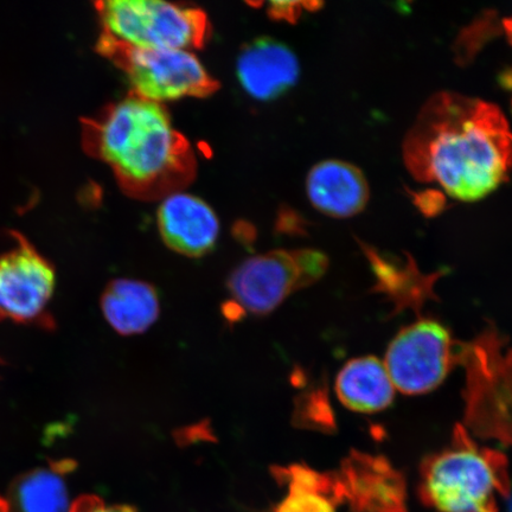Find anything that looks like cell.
Masks as SVG:
<instances>
[{
	"mask_svg": "<svg viewBox=\"0 0 512 512\" xmlns=\"http://www.w3.org/2000/svg\"><path fill=\"white\" fill-rule=\"evenodd\" d=\"M505 34H507L508 41L512 46V18L505 19L503 22ZM502 86L512 93V68L505 70L501 76Z\"/></svg>",
	"mask_w": 512,
	"mask_h": 512,
	"instance_id": "obj_21",
	"label": "cell"
},
{
	"mask_svg": "<svg viewBox=\"0 0 512 512\" xmlns=\"http://www.w3.org/2000/svg\"><path fill=\"white\" fill-rule=\"evenodd\" d=\"M306 195L320 213L348 219L366 208L370 189L366 176L357 166L329 159L310 170L306 177Z\"/></svg>",
	"mask_w": 512,
	"mask_h": 512,
	"instance_id": "obj_13",
	"label": "cell"
},
{
	"mask_svg": "<svg viewBox=\"0 0 512 512\" xmlns=\"http://www.w3.org/2000/svg\"><path fill=\"white\" fill-rule=\"evenodd\" d=\"M86 150L111 166L126 194L153 200L174 194L196 174V158L165 108L136 95L83 124Z\"/></svg>",
	"mask_w": 512,
	"mask_h": 512,
	"instance_id": "obj_2",
	"label": "cell"
},
{
	"mask_svg": "<svg viewBox=\"0 0 512 512\" xmlns=\"http://www.w3.org/2000/svg\"><path fill=\"white\" fill-rule=\"evenodd\" d=\"M157 224L165 245L189 258L213 251L221 229L219 217L206 201L182 191L163 198Z\"/></svg>",
	"mask_w": 512,
	"mask_h": 512,
	"instance_id": "obj_11",
	"label": "cell"
},
{
	"mask_svg": "<svg viewBox=\"0 0 512 512\" xmlns=\"http://www.w3.org/2000/svg\"><path fill=\"white\" fill-rule=\"evenodd\" d=\"M69 512H138L131 505H107L102 499L94 495H85L76 499Z\"/></svg>",
	"mask_w": 512,
	"mask_h": 512,
	"instance_id": "obj_19",
	"label": "cell"
},
{
	"mask_svg": "<svg viewBox=\"0 0 512 512\" xmlns=\"http://www.w3.org/2000/svg\"><path fill=\"white\" fill-rule=\"evenodd\" d=\"M95 6L102 34L128 46L192 51L209 40V18L201 9L163 0H110Z\"/></svg>",
	"mask_w": 512,
	"mask_h": 512,
	"instance_id": "obj_6",
	"label": "cell"
},
{
	"mask_svg": "<svg viewBox=\"0 0 512 512\" xmlns=\"http://www.w3.org/2000/svg\"><path fill=\"white\" fill-rule=\"evenodd\" d=\"M73 469L64 460L19 476L10 488V512H69L66 475Z\"/></svg>",
	"mask_w": 512,
	"mask_h": 512,
	"instance_id": "obj_18",
	"label": "cell"
},
{
	"mask_svg": "<svg viewBox=\"0 0 512 512\" xmlns=\"http://www.w3.org/2000/svg\"><path fill=\"white\" fill-rule=\"evenodd\" d=\"M236 74L249 96L259 101H271L296 85L300 64L286 44L262 37L241 50Z\"/></svg>",
	"mask_w": 512,
	"mask_h": 512,
	"instance_id": "obj_12",
	"label": "cell"
},
{
	"mask_svg": "<svg viewBox=\"0 0 512 512\" xmlns=\"http://www.w3.org/2000/svg\"><path fill=\"white\" fill-rule=\"evenodd\" d=\"M310 5L302 2H273L268 8V14L274 19L294 22L303 14L305 6Z\"/></svg>",
	"mask_w": 512,
	"mask_h": 512,
	"instance_id": "obj_20",
	"label": "cell"
},
{
	"mask_svg": "<svg viewBox=\"0 0 512 512\" xmlns=\"http://www.w3.org/2000/svg\"><path fill=\"white\" fill-rule=\"evenodd\" d=\"M339 401L351 411L377 413L392 405L395 387L384 363L374 356L349 361L336 379Z\"/></svg>",
	"mask_w": 512,
	"mask_h": 512,
	"instance_id": "obj_16",
	"label": "cell"
},
{
	"mask_svg": "<svg viewBox=\"0 0 512 512\" xmlns=\"http://www.w3.org/2000/svg\"><path fill=\"white\" fill-rule=\"evenodd\" d=\"M15 246L0 255V322L42 324L51 320L48 306L54 296V267L21 234Z\"/></svg>",
	"mask_w": 512,
	"mask_h": 512,
	"instance_id": "obj_9",
	"label": "cell"
},
{
	"mask_svg": "<svg viewBox=\"0 0 512 512\" xmlns=\"http://www.w3.org/2000/svg\"><path fill=\"white\" fill-rule=\"evenodd\" d=\"M384 366L401 393H430L456 366V341L437 320L419 319L389 344Z\"/></svg>",
	"mask_w": 512,
	"mask_h": 512,
	"instance_id": "obj_8",
	"label": "cell"
},
{
	"mask_svg": "<svg viewBox=\"0 0 512 512\" xmlns=\"http://www.w3.org/2000/svg\"><path fill=\"white\" fill-rule=\"evenodd\" d=\"M403 160L416 181L437 184L454 200L479 201L512 170V132L498 106L438 93L408 131Z\"/></svg>",
	"mask_w": 512,
	"mask_h": 512,
	"instance_id": "obj_1",
	"label": "cell"
},
{
	"mask_svg": "<svg viewBox=\"0 0 512 512\" xmlns=\"http://www.w3.org/2000/svg\"><path fill=\"white\" fill-rule=\"evenodd\" d=\"M275 478L288 486V494L274 512H337L344 505L336 473H323L307 465L274 467Z\"/></svg>",
	"mask_w": 512,
	"mask_h": 512,
	"instance_id": "obj_17",
	"label": "cell"
},
{
	"mask_svg": "<svg viewBox=\"0 0 512 512\" xmlns=\"http://www.w3.org/2000/svg\"><path fill=\"white\" fill-rule=\"evenodd\" d=\"M335 473L350 512H409L406 479L386 457L352 450Z\"/></svg>",
	"mask_w": 512,
	"mask_h": 512,
	"instance_id": "obj_10",
	"label": "cell"
},
{
	"mask_svg": "<svg viewBox=\"0 0 512 512\" xmlns=\"http://www.w3.org/2000/svg\"><path fill=\"white\" fill-rule=\"evenodd\" d=\"M101 309L107 323L118 334H143L159 317L158 293L155 287L145 281L113 280L102 294Z\"/></svg>",
	"mask_w": 512,
	"mask_h": 512,
	"instance_id": "obj_15",
	"label": "cell"
},
{
	"mask_svg": "<svg viewBox=\"0 0 512 512\" xmlns=\"http://www.w3.org/2000/svg\"><path fill=\"white\" fill-rule=\"evenodd\" d=\"M362 249L376 280L373 292L383 294L394 305V315L405 310L420 315L427 302L438 299L434 286L441 273H422L409 255L400 261L373 247L362 245Z\"/></svg>",
	"mask_w": 512,
	"mask_h": 512,
	"instance_id": "obj_14",
	"label": "cell"
},
{
	"mask_svg": "<svg viewBox=\"0 0 512 512\" xmlns=\"http://www.w3.org/2000/svg\"><path fill=\"white\" fill-rule=\"evenodd\" d=\"M0 512H10L8 499L0 497Z\"/></svg>",
	"mask_w": 512,
	"mask_h": 512,
	"instance_id": "obj_22",
	"label": "cell"
},
{
	"mask_svg": "<svg viewBox=\"0 0 512 512\" xmlns=\"http://www.w3.org/2000/svg\"><path fill=\"white\" fill-rule=\"evenodd\" d=\"M511 492L508 458L480 446L463 425L452 443L420 466L419 496L438 512H498Z\"/></svg>",
	"mask_w": 512,
	"mask_h": 512,
	"instance_id": "obj_3",
	"label": "cell"
},
{
	"mask_svg": "<svg viewBox=\"0 0 512 512\" xmlns=\"http://www.w3.org/2000/svg\"><path fill=\"white\" fill-rule=\"evenodd\" d=\"M465 371L464 427L470 434L512 447V345L495 325L469 342H456V366Z\"/></svg>",
	"mask_w": 512,
	"mask_h": 512,
	"instance_id": "obj_4",
	"label": "cell"
},
{
	"mask_svg": "<svg viewBox=\"0 0 512 512\" xmlns=\"http://www.w3.org/2000/svg\"><path fill=\"white\" fill-rule=\"evenodd\" d=\"M96 50L123 70L133 95L152 102L206 98L220 85L189 50L128 46L101 34Z\"/></svg>",
	"mask_w": 512,
	"mask_h": 512,
	"instance_id": "obj_5",
	"label": "cell"
},
{
	"mask_svg": "<svg viewBox=\"0 0 512 512\" xmlns=\"http://www.w3.org/2000/svg\"><path fill=\"white\" fill-rule=\"evenodd\" d=\"M328 267V256L315 249H279L243 261L230 274L228 291L236 311L266 316L294 292L317 283Z\"/></svg>",
	"mask_w": 512,
	"mask_h": 512,
	"instance_id": "obj_7",
	"label": "cell"
}]
</instances>
